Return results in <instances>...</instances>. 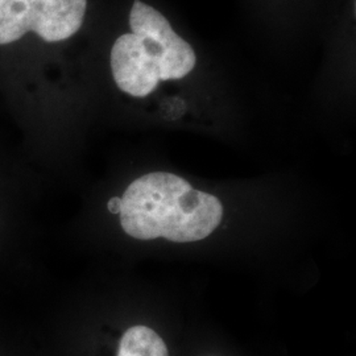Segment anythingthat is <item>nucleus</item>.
Wrapping results in <instances>:
<instances>
[{
	"mask_svg": "<svg viewBox=\"0 0 356 356\" xmlns=\"http://www.w3.org/2000/svg\"><path fill=\"white\" fill-rule=\"evenodd\" d=\"M118 356H169L163 338L147 326H132L122 337Z\"/></svg>",
	"mask_w": 356,
	"mask_h": 356,
	"instance_id": "4",
	"label": "nucleus"
},
{
	"mask_svg": "<svg viewBox=\"0 0 356 356\" xmlns=\"http://www.w3.org/2000/svg\"><path fill=\"white\" fill-rule=\"evenodd\" d=\"M120 206H122V200L119 197H113L108 201V204H107L110 213H113V214H119L120 213Z\"/></svg>",
	"mask_w": 356,
	"mask_h": 356,
	"instance_id": "5",
	"label": "nucleus"
},
{
	"mask_svg": "<svg viewBox=\"0 0 356 356\" xmlns=\"http://www.w3.org/2000/svg\"><path fill=\"white\" fill-rule=\"evenodd\" d=\"M120 200L122 227L139 241L200 242L223 218V206L216 195L195 191L185 178L168 172L135 179Z\"/></svg>",
	"mask_w": 356,
	"mask_h": 356,
	"instance_id": "1",
	"label": "nucleus"
},
{
	"mask_svg": "<svg viewBox=\"0 0 356 356\" xmlns=\"http://www.w3.org/2000/svg\"><path fill=\"white\" fill-rule=\"evenodd\" d=\"M129 32L115 40L110 67L118 89L134 98L152 95L163 82L181 81L197 67V53L179 36L165 15L135 0L128 16Z\"/></svg>",
	"mask_w": 356,
	"mask_h": 356,
	"instance_id": "2",
	"label": "nucleus"
},
{
	"mask_svg": "<svg viewBox=\"0 0 356 356\" xmlns=\"http://www.w3.org/2000/svg\"><path fill=\"white\" fill-rule=\"evenodd\" d=\"M88 0H0V45L33 32L47 42L73 38L85 22Z\"/></svg>",
	"mask_w": 356,
	"mask_h": 356,
	"instance_id": "3",
	"label": "nucleus"
}]
</instances>
